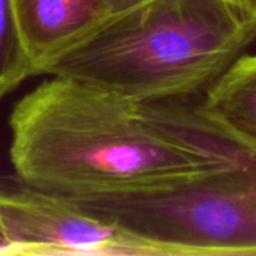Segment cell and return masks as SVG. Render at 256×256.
Here are the masks:
<instances>
[{
    "instance_id": "4",
    "label": "cell",
    "mask_w": 256,
    "mask_h": 256,
    "mask_svg": "<svg viewBox=\"0 0 256 256\" xmlns=\"http://www.w3.org/2000/svg\"><path fill=\"white\" fill-rule=\"evenodd\" d=\"M0 226L8 255L153 256L124 228L70 200L27 186L0 188Z\"/></svg>"
},
{
    "instance_id": "11",
    "label": "cell",
    "mask_w": 256,
    "mask_h": 256,
    "mask_svg": "<svg viewBox=\"0 0 256 256\" xmlns=\"http://www.w3.org/2000/svg\"><path fill=\"white\" fill-rule=\"evenodd\" d=\"M250 153H254V154H255V156H256V148H255V150H252Z\"/></svg>"
},
{
    "instance_id": "6",
    "label": "cell",
    "mask_w": 256,
    "mask_h": 256,
    "mask_svg": "<svg viewBox=\"0 0 256 256\" xmlns=\"http://www.w3.org/2000/svg\"><path fill=\"white\" fill-rule=\"evenodd\" d=\"M196 111L248 152L256 148V52H243L200 98Z\"/></svg>"
},
{
    "instance_id": "10",
    "label": "cell",
    "mask_w": 256,
    "mask_h": 256,
    "mask_svg": "<svg viewBox=\"0 0 256 256\" xmlns=\"http://www.w3.org/2000/svg\"><path fill=\"white\" fill-rule=\"evenodd\" d=\"M8 250H9V244H8V240L3 234V230L0 226V255H8Z\"/></svg>"
},
{
    "instance_id": "3",
    "label": "cell",
    "mask_w": 256,
    "mask_h": 256,
    "mask_svg": "<svg viewBox=\"0 0 256 256\" xmlns=\"http://www.w3.org/2000/svg\"><path fill=\"white\" fill-rule=\"evenodd\" d=\"M70 201L124 228L153 256H256L254 153L212 172Z\"/></svg>"
},
{
    "instance_id": "7",
    "label": "cell",
    "mask_w": 256,
    "mask_h": 256,
    "mask_svg": "<svg viewBox=\"0 0 256 256\" xmlns=\"http://www.w3.org/2000/svg\"><path fill=\"white\" fill-rule=\"evenodd\" d=\"M33 75L14 0H0V99Z\"/></svg>"
},
{
    "instance_id": "5",
    "label": "cell",
    "mask_w": 256,
    "mask_h": 256,
    "mask_svg": "<svg viewBox=\"0 0 256 256\" xmlns=\"http://www.w3.org/2000/svg\"><path fill=\"white\" fill-rule=\"evenodd\" d=\"M14 6L34 75L111 16L105 0H14Z\"/></svg>"
},
{
    "instance_id": "1",
    "label": "cell",
    "mask_w": 256,
    "mask_h": 256,
    "mask_svg": "<svg viewBox=\"0 0 256 256\" xmlns=\"http://www.w3.org/2000/svg\"><path fill=\"white\" fill-rule=\"evenodd\" d=\"M9 129L21 184L69 200L200 176L250 156L192 102L134 104L63 76L21 98Z\"/></svg>"
},
{
    "instance_id": "2",
    "label": "cell",
    "mask_w": 256,
    "mask_h": 256,
    "mask_svg": "<svg viewBox=\"0 0 256 256\" xmlns=\"http://www.w3.org/2000/svg\"><path fill=\"white\" fill-rule=\"evenodd\" d=\"M256 40V14L230 0H147L111 15L50 63L129 102L200 99Z\"/></svg>"
},
{
    "instance_id": "8",
    "label": "cell",
    "mask_w": 256,
    "mask_h": 256,
    "mask_svg": "<svg viewBox=\"0 0 256 256\" xmlns=\"http://www.w3.org/2000/svg\"><path fill=\"white\" fill-rule=\"evenodd\" d=\"M144 2H147V0H105L111 15L123 12V10L129 9V8H134V6H136L140 3H144Z\"/></svg>"
},
{
    "instance_id": "9",
    "label": "cell",
    "mask_w": 256,
    "mask_h": 256,
    "mask_svg": "<svg viewBox=\"0 0 256 256\" xmlns=\"http://www.w3.org/2000/svg\"><path fill=\"white\" fill-rule=\"evenodd\" d=\"M231 3L249 10V12H254L256 14V0H230Z\"/></svg>"
}]
</instances>
